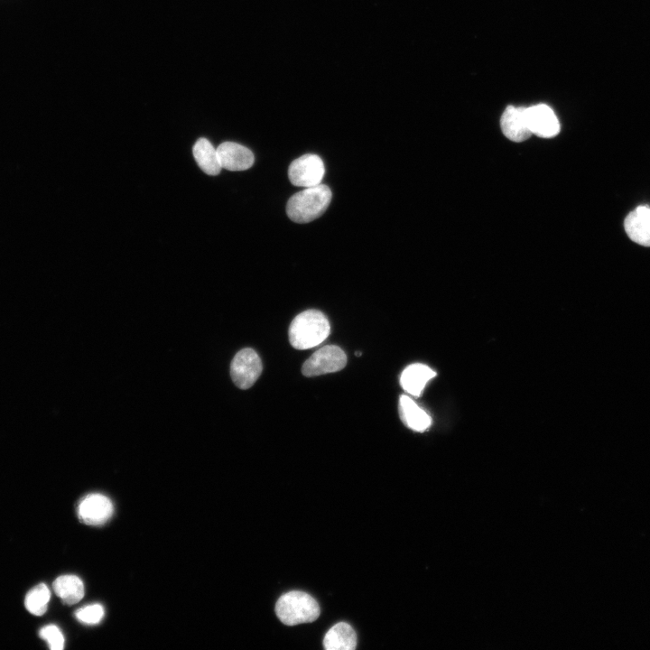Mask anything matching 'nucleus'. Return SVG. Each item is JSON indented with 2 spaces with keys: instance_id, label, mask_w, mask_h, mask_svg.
<instances>
[{
  "instance_id": "1",
  "label": "nucleus",
  "mask_w": 650,
  "mask_h": 650,
  "mask_svg": "<svg viewBox=\"0 0 650 650\" xmlns=\"http://www.w3.org/2000/svg\"><path fill=\"white\" fill-rule=\"evenodd\" d=\"M330 325L327 317L318 310H307L291 322L289 340L296 349H307L320 345L329 336Z\"/></svg>"
},
{
  "instance_id": "2",
  "label": "nucleus",
  "mask_w": 650,
  "mask_h": 650,
  "mask_svg": "<svg viewBox=\"0 0 650 650\" xmlns=\"http://www.w3.org/2000/svg\"><path fill=\"white\" fill-rule=\"evenodd\" d=\"M331 190L325 184L304 188L293 194L286 205V212L296 223H308L321 216L331 200Z\"/></svg>"
},
{
  "instance_id": "3",
  "label": "nucleus",
  "mask_w": 650,
  "mask_h": 650,
  "mask_svg": "<svg viewBox=\"0 0 650 650\" xmlns=\"http://www.w3.org/2000/svg\"><path fill=\"white\" fill-rule=\"evenodd\" d=\"M275 612L282 623L295 626L315 621L320 616V607L308 593L292 590L279 598Z\"/></svg>"
},
{
  "instance_id": "4",
  "label": "nucleus",
  "mask_w": 650,
  "mask_h": 650,
  "mask_svg": "<svg viewBox=\"0 0 650 650\" xmlns=\"http://www.w3.org/2000/svg\"><path fill=\"white\" fill-rule=\"evenodd\" d=\"M347 364L346 353L338 346L328 345L314 352L302 365L305 376H316L341 370Z\"/></svg>"
},
{
  "instance_id": "5",
  "label": "nucleus",
  "mask_w": 650,
  "mask_h": 650,
  "mask_svg": "<svg viewBox=\"0 0 650 650\" xmlns=\"http://www.w3.org/2000/svg\"><path fill=\"white\" fill-rule=\"evenodd\" d=\"M325 166L320 156L307 153L292 162L288 169L290 181L297 187L309 188L320 184Z\"/></svg>"
},
{
  "instance_id": "6",
  "label": "nucleus",
  "mask_w": 650,
  "mask_h": 650,
  "mask_svg": "<svg viewBox=\"0 0 650 650\" xmlns=\"http://www.w3.org/2000/svg\"><path fill=\"white\" fill-rule=\"evenodd\" d=\"M263 366L258 354L250 348L238 351L230 365V375L240 389L250 388L262 373Z\"/></svg>"
},
{
  "instance_id": "7",
  "label": "nucleus",
  "mask_w": 650,
  "mask_h": 650,
  "mask_svg": "<svg viewBox=\"0 0 650 650\" xmlns=\"http://www.w3.org/2000/svg\"><path fill=\"white\" fill-rule=\"evenodd\" d=\"M114 512L110 499L99 493L89 494L78 506L79 520L88 525H100L108 521Z\"/></svg>"
},
{
  "instance_id": "8",
  "label": "nucleus",
  "mask_w": 650,
  "mask_h": 650,
  "mask_svg": "<svg viewBox=\"0 0 650 650\" xmlns=\"http://www.w3.org/2000/svg\"><path fill=\"white\" fill-rule=\"evenodd\" d=\"M527 121L532 134L551 138L560 132V123L553 110L545 104L526 107Z\"/></svg>"
},
{
  "instance_id": "9",
  "label": "nucleus",
  "mask_w": 650,
  "mask_h": 650,
  "mask_svg": "<svg viewBox=\"0 0 650 650\" xmlns=\"http://www.w3.org/2000/svg\"><path fill=\"white\" fill-rule=\"evenodd\" d=\"M500 126L506 137L514 142H523L533 134L530 130L526 107L508 106L500 118Z\"/></svg>"
},
{
  "instance_id": "10",
  "label": "nucleus",
  "mask_w": 650,
  "mask_h": 650,
  "mask_svg": "<svg viewBox=\"0 0 650 650\" xmlns=\"http://www.w3.org/2000/svg\"><path fill=\"white\" fill-rule=\"evenodd\" d=\"M221 168L228 171H245L249 169L255 162L251 150L234 143L224 142L217 148Z\"/></svg>"
},
{
  "instance_id": "11",
  "label": "nucleus",
  "mask_w": 650,
  "mask_h": 650,
  "mask_svg": "<svg viewBox=\"0 0 650 650\" xmlns=\"http://www.w3.org/2000/svg\"><path fill=\"white\" fill-rule=\"evenodd\" d=\"M624 228L629 238L645 246H650V207L639 206L625 218Z\"/></svg>"
},
{
  "instance_id": "12",
  "label": "nucleus",
  "mask_w": 650,
  "mask_h": 650,
  "mask_svg": "<svg viewBox=\"0 0 650 650\" xmlns=\"http://www.w3.org/2000/svg\"><path fill=\"white\" fill-rule=\"evenodd\" d=\"M435 375L436 373L424 364H412L402 372L400 385L410 395L419 396L428 381Z\"/></svg>"
},
{
  "instance_id": "13",
  "label": "nucleus",
  "mask_w": 650,
  "mask_h": 650,
  "mask_svg": "<svg viewBox=\"0 0 650 650\" xmlns=\"http://www.w3.org/2000/svg\"><path fill=\"white\" fill-rule=\"evenodd\" d=\"M399 414L403 422L415 432H424L432 424V418L427 412L406 395L400 396Z\"/></svg>"
},
{
  "instance_id": "14",
  "label": "nucleus",
  "mask_w": 650,
  "mask_h": 650,
  "mask_svg": "<svg viewBox=\"0 0 650 650\" xmlns=\"http://www.w3.org/2000/svg\"><path fill=\"white\" fill-rule=\"evenodd\" d=\"M323 646L327 650H354L357 646L356 633L348 623H337L326 633Z\"/></svg>"
},
{
  "instance_id": "15",
  "label": "nucleus",
  "mask_w": 650,
  "mask_h": 650,
  "mask_svg": "<svg viewBox=\"0 0 650 650\" xmlns=\"http://www.w3.org/2000/svg\"><path fill=\"white\" fill-rule=\"evenodd\" d=\"M195 161L200 168L209 175H218L221 171V165L217 149L211 143L201 137L197 140L192 148Z\"/></svg>"
},
{
  "instance_id": "16",
  "label": "nucleus",
  "mask_w": 650,
  "mask_h": 650,
  "mask_svg": "<svg viewBox=\"0 0 650 650\" xmlns=\"http://www.w3.org/2000/svg\"><path fill=\"white\" fill-rule=\"evenodd\" d=\"M55 594L68 605L78 603L84 597V585L82 580L75 575H62L58 577L52 584Z\"/></svg>"
},
{
  "instance_id": "17",
  "label": "nucleus",
  "mask_w": 650,
  "mask_h": 650,
  "mask_svg": "<svg viewBox=\"0 0 650 650\" xmlns=\"http://www.w3.org/2000/svg\"><path fill=\"white\" fill-rule=\"evenodd\" d=\"M51 592L49 588L41 583L32 588L26 595L24 605L26 609L35 616H42L47 610Z\"/></svg>"
},
{
  "instance_id": "18",
  "label": "nucleus",
  "mask_w": 650,
  "mask_h": 650,
  "mask_svg": "<svg viewBox=\"0 0 650 650\" xmlns=\"http://www.w3.org/2000/svg\"><path fill=\"white\" fill-rule=\"evenodd\" d=\"M104 616L103 607L99 604H93L79 608L75 617L79 621L87 625L98 624Z\"/></svg>"
},
{
  "instance_id": "19",
  "label": "nucleus",
  "mask_w": 650,
  "mask_h": 650,
  "mask_svg": "<svg viewBox=\"0 0 650 650\" xmlns=\"http://www.w3.org/2000/svg\"><path fill=\"white\" fill-rule=\"evenodd\" d=\"M39 636L48 643L51 650H61L64 646L63 635L55 625L42 627L39 632Z\"/></svg>"
},
{
  "instance_id": "20",
  "label": "nucleus",
  "mask_w": 650,
  "mask_h": 650,
  "mask_svg": "<svg viewBox=\"0 0 650 650\" xmlns=\"http://www.w3.org/2000/svg\"><path fill=\"white\" fill-rule=\"evenodd\" d=\"M356 355H357L358 357H359V356L361 355V352L357 351V352H356Z\"/></svg>"
}]
</instances>
